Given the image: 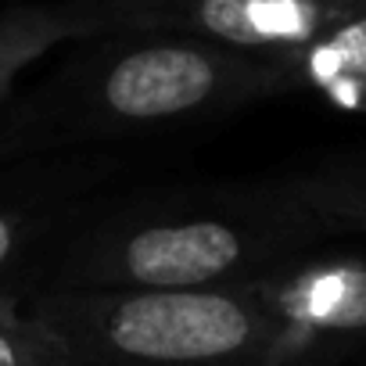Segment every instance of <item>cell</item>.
Listing matches in <instances>:
<instances>
[{
	"label": "cell",
	"instance_id": "8992f818",
	"mask_svg": "<svg viewBox=\"0 0 366 366\" xmlns=\"http://www.w3.org/2000/svg\"><path fill=\"white\" fill-rule=\"evenodd\" d=\"M359 0H169L122 33L191 36L227 51L287 61L320 40Z\"/></svg>",
	"mask_w": 366,
	"mask_h": 366
},
{
	"label": "cell",
	"instance_id": "5b68a950",
	"mask_svg": "<svg viewBox=\"0 0 366 366\" xmlns=\"http://www.w3.org/2000/svg\"><path fill=\"white\" fill-rule=\"evenodd\" d=\"M269 323L259 366H320L366 341V255L302 252L244 284Z\"/></svg>",
	"mask_w": 366,
	"mask_h": 366
},
{
	"label": "cell",
	"instance_id": "30bf717a",
	"mask_svg": "<svg viewBox=\"0 0 366 366\" xmlns=\"http://www.w3.org/2000/svg\"><path fill=\"white\" fill-rule=\"evenodd\" d=\"M0 366H69L61 341L19 295L0 298Z\"/></svg>",
	"mask_w": 366,
	"mask_h": 366
},
{
	"label": "cell",
	"instance_id": "ba28073f",
	"mask_svg": "<svg viewBox=\"0 0 366 366\" xmlns=\"http://www.w3.org/2000/svg\"><path fill=\"white\" fill-rule=\"evenodd\" d=\"M104 36L101 22L83 15L72 0L65 4H19L0 11V104L15 90V79L61 44H83Z\"/></svg>",
	"mask_w": 366,
	"mask_h": 366
},
{
	"label": "cell",
	"instance_id": "3957f363",
	"mask_svg": "<svg viewBox=\"0 0 366 366\" xmlns=\"http://www.w3.org/2000/svg\"><path fill=\"white\" fill-rule=\"evenodd\" d=\"M29 312L69 366H259L269 323L244 287L227 291H44Z\"/></svg>",
	"mask_w": 366,
	"mask_h": 366
},
{
	"label": "cell",
	"instance_id": "6da1fadb",
	"mask_svg": "<svg viewBox=\"0 0 366 366\" xmlns=\"http://www.w3.org/2000/svg\"><path fill=\"white\" fill-rule=\"evenodd\" d=\"M327 237L284 179L104 198L44 266V291H227ZM29 295V298H33Z\"/></svg>",
	"mask_w": 366,
	"mask_h": 366
},
{
	"label": "cell",
	"instance_id": "8fae6325",
	"mask_svg": "<svg viewBox=\"0 0 366 366\" xmlns=\"http://www.w3.org/2000/svg\"><path fill=\"white\" fill-rule=\"evenodd\" d=\"M72 4L83 15H90L94 22H101L104 36H112V33H122L133 19L169 4V0H72Z\"/></svg>",
	"mask_w": 366,
	"mask_h": 366
},
{
	"label": "cell",
	"instance_id": "277c9868",
	"mask_svg": "<svg viewBox=\"0 0 366 366\" xmlns=\"http://www.w3.org/2000/svg\"><path fill=\"white\" fill-rule=\"evenodd\" d=\"M112 154L58 151L0 165V298H29L69 234L104 202Z\"/></svg>",
	"mask_w": 366,
	"mask_h": 366
},
{
	"label": "cell",
	"instance_id": "7a4b0ae2",
	"mask_svg": "<svg viewBox=\"0 0 366 366\" xmlns=\"http://www.w3.org/2000/svg\"><path fill=\"white\" fill-rule=\"evenodd\" d=\"M58 76L0 112V165L86 140H133L284 94L277 61L169 33L90 40Z\"/></svg>",
	"mask_w": 366,
	"mask_h": 366
},
{
	"label": "cell",
	"instance_id": "9c48e42d",
	"mask_svg": "<svg viewBox=\"0 0 366 366\" xmlns=\"http://www.w3.org/2000/svg\"><path fill=\"white\" fill-rule=\"evenodd\" d=\"M280 179L323 234H366V154L320 162Z\"/></svg>",
	"mask_w": 366,
	"mask_h": 366
},
{
	"label": "cell",
	"instance_id": "52a82bcc",
	"mask_svg": "<svg viewBox=\"0 0 366 366\" xmlns=\"http://www.w3.org/2000/svg\"><path fill=\"white\" fill-rule=\"evenodd\" d=\"M287 90H316L345 112H366V0L341 15L320 40L280 61Z\"/></svg>",
	"mask_w": 366,
	"mask_h": 366
}]
</instances>
